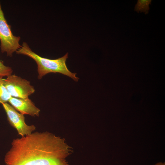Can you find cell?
<instances>
[{
    "label": "cell",
    "instance_id": "obj_1",
    "mask_svg": "<svg viewBox=\"0 0 165 165\" xmlns=\"http://www.w3.org/2000/svg\"><path fill=\"white\" fill-rule=\"evenodd\" d=\"M6 153L7 165H69L72 150L64 139L47 132H36L13 140Z\"/></svg>",
    "mask_w": 165,
    "mask_h": 165
},
{
    "label": "cell",
    "instance_id": "obj_2",
    "mask_svg": "<svg viewBox=\"0 0 165 165\" xmlns=\"http://www.w3.org/2000/svg\"><path fill=\"white\" fill-rule=\"evenodd\" d=\"M16 52L18 54L27 56L35 61L37 65L38 79H41L43 76L50 73L63 74L76 82L79 79L76 76V73L70 72L67 66L66 62L68 57V53L57 59H49L42 57L34 52L25 42H23L21 47Z\"/></svg>",
    "mask_w": 165,
    "mask_h": 165
},
{
    "label": "cell",
    "instance_id": "obj_3",
    "mask_svg": "<svg viewBox=\"0 0 165 165\" xmlns=\"http://www.w3.org/2000/svg\"><path fill=\"white\" fill-rule=\"evenodd\" d=\"M20 38L13 35L11 26L8 24L2 9L0 1V41L2 53L6 52L8 56L13 54L21 46L19 44Z\"/></svg>",
    "mask_w": 165,
    "mask_h": 165
},
{
    "label": "cell",
    "instance_id": "obj_4",
    "mask_svg": "<svg viewBox=\"0 0 165 165\" xmlns=\"http://www.w3.org/2000/svg\"><path fill=\"white\" fill-rule=\"evenodd\" d=\"M3 83L11 97L26 98L35 91L29 81L15 75L3 79Z\"/></svg>",
    "mask_w": 165,
    "mask_h": 165
},
{
    "label": "cell",
    "instance_id": "obj_5",
    "mask_svg": "<svg viewBox=\"0 0 165 165\" xmlns=\"http://www.w3.org/2000/svg\"><path fill=\"white\" fill-rule=\"evenodd\" d=\"M2 105L9 123L16 129L19 135L23 137L31 134L35 130L36 127L34 125L27 124L24 115L18 112L10 105L6 103Z\"/></svg>",
    "mask_w": 165,
    "mask_h": 165
},
{
    "label": "cell",
    "instance_id": "obj_6",
    "mask_svg": "<svg viewBox=\"0 0 165 165\" xmlns=\"http://www.w3.org/2000/svg\"><path fill=\"white\" fill-rule=\"evenodd\" d=\"M8 102L16 111L22 114L38 116L40 109L28 97L20 98L11 97Z\"/></svg>",
    "mask_w": 165,
    "mask_h": 165
},
{
    "label": "cell",
    "instance_id": "obj_7",
    "mask_svg": "<svg viewBox=\"0 0 165 165\" xmlns=\"http://www.w3.org/2000/svg\"><path fill=\"white\" fill-rule=\"evenodd\" d=\"M151 2V0H138L134 7V10L138 13L143 12L145 14H148Z\"/></svg>",
    "mask_w": 165,
    "mask_h": 165
},
{
    "label": "cell",
    "instance_id": "obj_8",
    "mask_svg": "<svg viewBox=\"0 0 165 165\" xmlns=\"http://www.w3.org/2000/svg\"><path fill=\"white\" fill-rule=\"evenodd\" d=\"M11 97L4 85L3 79L0 77V103H7Z\"/></svg>",
    "mask_w": 165,
    "mask_h": 165
},
{
    "label": "cell",
    "instance_id": "obj_9",
    "mask_svg": "<svg viewBox=\"0 0 165 165\" xmlns=\"http://www.w3.org/2000/svg\"><path fill=\"white\" fill-rule=\"evenodd\" d=\"M13 71L11 68L5 65L3 62L0 61V77H7L12 75Z\"/></svg>",
    "mask_w": 165,
    "mask_h": 165
},
{
    "label": "cell",
    "instance_id": "obj_10",
    "mask_svg": "<svg viewBox=\"0 0 165 165\" xmlns=\"http://www.w3.org/2000/svg\"><path fill=\"white\" fill-rule=\"evenodd\" d=\"M155 165H165V163H162L161 162L158 163Z\"/></svg>",
    "mask_w": 165,
    "mask_h": 165
},
{
    "label": "cell",
    "instance_id": "obj_11",
    "mask_svg": "<svg viewBox=\"0 0 165 165\" xmlns=\"http://www.w3.org/2000/svg\"></svg>",
    "mask_w": 165,
    "mask_h": 165
}]
</instances>
